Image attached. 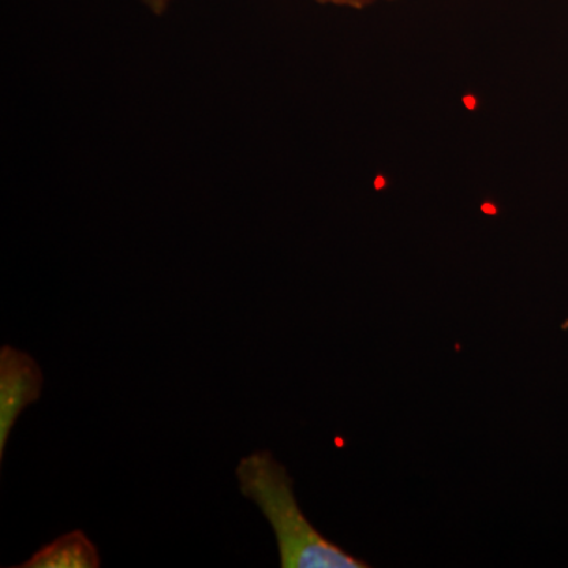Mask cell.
I'll list each match as a JSON object with an SVG mask.
<instances>
[{
  "instance_id": "5b68a950",
  "label": "cell",
  "mask_w": 568,
  "mask_h": 568,
  "mask_svg": "<svg viewBox=\"0 0 568 568\" xmlns=\"http://www.w3.org/2000/svg\"><path fill=\"white\" fill-rule=\"evenodd\" d=\"M155 14H162L173 0H142Z\"/></svg>"
},
{
  "instance_id": "7a4b0ae2",
  "label": "cell",
  "mask_w": 568,
  "mask_h": 568,
  "mask_svg": "<svg viewBox=\"0 0 568 568\" xmlns=\"http://www.w3.org/2000/svg\"><path fill=\"white\" fill-rule=\"evenodd\" d=\"M43 373L31 355L11 346L0 349V462H3L11 428L26 406L40 398Z\"/></svg>"
},
{
  "instance_id": "8992f818",
  "label": "cell",
  "mask_w": 568,
  "mask_h": 568,
  "mask_svg": "<svg viewBox=\"0 0 568 568\" xmlns=\"http://www.w3.org/2000/svg\"><path fill=\"white\" fill-rule=\"evenodd\" d=\"M379 2V0H361L362 7L369 6V3ZM387 2H394V0H387Z\"/></svg>"
},
{
  "instance_id": "3957f363",
  "label": "cell",
  "mask_w": 568,
  "mask_h": 568,
  "mask_svg": "<svg viewBox=\"0 0 568 568\" xmlns=\"http://www.w3.org/2000/svg\"><path fill=\"white\" fill-rule=\"evenodd\" d=\"M20 568H99V549L82 530H71L41 547Z\"/></svg>"
},
{
  "instance_id": "6da1fadb",
  "label": "cell",
  "mask_w": 568,
  "mask_h": 568,
  "mask_svg": "<svg viewBox=\"0 0 568 568\" xmlns=\"http://www.w3.org/2000/svg\"><path fill=\"white\" fill-rule=\"evenodd\" d=\"M241 493L253 500L274 529L283 568H365L364 560L347 555L321 536L304 517L294 496L286 467L268 450L242 458L235 469Z\"/></svg>"
},
{
  "instance_id": "277c9868",
  "label": "cell",
  "mask_w": 568,
  "mask_h": 568,
  "mask_svg": "<svg viewBox=\"0 0 568 568\" xmlns=\"http://www.w3.org/2000/svg\"><path fill=\"white\" fill-rule=\"evenodd\" d=\"M316 2L327 3V6L347 7V9L355 10L364 9V7H362L361 0H316Z\"/></svg>"
}]
</instances>
